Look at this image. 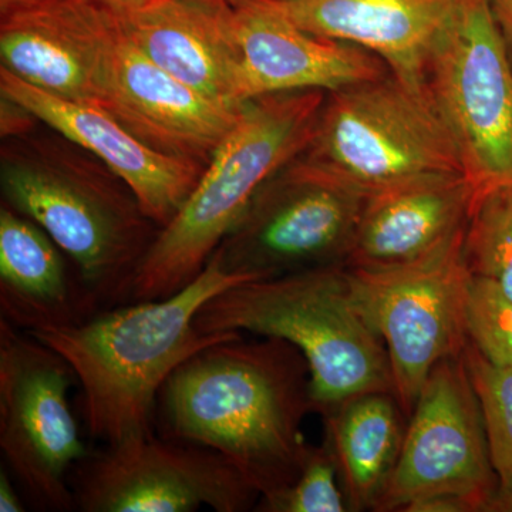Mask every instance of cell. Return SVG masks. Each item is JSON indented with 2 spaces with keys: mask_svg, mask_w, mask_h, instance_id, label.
I'll list each match as a JSON object with an SVG mask.
<instances>
[{
  "mask_svg": "<svg viewBox=\"0 0 512 512\" xmlns=\"http://www.w3.org/2000/svg\"><path fill=\"white\" fill-rule=\"evenodd\" d=\"M244 104L211 99L165 72L131 43L120 23L97 107L147 146L207 165L238 123Z\"/></svg>",
  "mask_w": 512,
  "mask_h": 512,
  "instance_id": "obj_13",
  "label": "cell"
},
{
  "mask_svg": "<svg viewBox=\"0 0 512 512\" xmlns=\"http://www.w3.org/2000/svg\"><path fill=\"white\" fill-rule=\"evenodd\" d=\"M302 156L365 195L420 175L463 174L429 94L392 73L326 93Z\"/></svg>",
  "mask_w": 512,
  "mask_h": 512,
  "instance_id": "obj_6",
  "label": "cell"
},
{
  "mask_svg": "<svg viewBox=\"0 0 512 512\" xmlns=\"http://www.w3.org/2000/svg\"><path fill=\"white\" fill-rule=\"evenodd\" d=\"M483 412L463 356L434 367L407 421L402 453L376 511L461 495L487 512L497 490Z\"/></svg>",
  "mask_w": 512,
  "mask_h": 512,
  "instance_id": "obj_12",
  "label": "cell"
},
{
  "mask_svg": "<svg viewBox=\"0 0 512 512\" xmlns=\"http://www.w3.org/2000/svg\"><path fill=\"white\" fill-rule=\"evenodd\" d=\"M0 94L99 158L161 229L174 220L200 181L205 165L154 150L100 107L57 97L3 67Z\"/></svg>",
  "mask_w": 512,
  "mask_h": 512,
  "instance_id": "obj_15",
  "label": "cell"
},
{
  "mask_svg": "<svg viewBox=\"0 0 512 512\" xmlns=\"http://www.w3.org/2000/svg\"><path fill=\"white\" fill-rule=\"evenodd\" d=\"M248 282L210 261L190 285L154 301L114 306L66 328L30 333L69 363L87 433L104 446L156 433L165 382L198 350L238 332L202 333V306Z\"/></svg>",
  "mask_w": 512,
  "mask_h": 512,
  "instance_id": "obj_2",
  "label": "cell"
},
{
  "mask_svg": "<svg viewBox=\"0 0 512 512\" xmlns=\"http://www.w3.org/2000/svg\"><path fill=\"white\" fill-rule=\"evenodd\" d=\"M261 512H345L350 511L340 481L338 461L328 440L309 446L301 473L288 488L268 500L259 501Z\"/></svg>",
  "mask_w": 512,
  "mask_h": 512,
  "instance_id": "obj_24",
  "label": "cell"
},
{
  "mask_svg": "<svg viewBox=\"0 0 512 512\" xmlns=\"http://www.w3.org/2000/svg\"><path fill=\"white\" fill-rule=\"evenodd\" d=\"M244 336L212 343L175 370L158 396L156 431L217 451L264 501L296 480L311 446L303 436L315 413L311 373L286 340Z\"/></svg>",
  "mask_w": 512,
  "mask_h": 512,
  "instance_id": "obj_1",
  "label": "cell"
},
{
  "mask_svg": "<svg viewBox=\"0 0 512 512\" xmlns=\"http://www.w3.org/2000/svg\"><path fill=\"white\" fill-rule=\"evenodd\" d=\"M0 18L3 69L62 99L99 104L119 13L96 0H30Z\"/></svg>",
  "mask_w": 512,
  "mask_h": 512,
  "instance_id": "obj_14",
  "label": "cell"
},
{
  "mask_svg": "<svg viewBox=\"0 0 512 512\" xmlns=\"http://www.w3.org/2000/svg\"><path fill=\"white\" fill-rule=\"evenodd\" d=\"M476 389L491 463L498 480H512V369L495 365L468 340L463 353Z\"/></svg>",
  "mask_w": 512,
  "mask_h": 512,
  "instance_id": "obj_23",
  "label": "cell"
},
{
  "mask_svg": "<svg viewBox=\"0 0 512 512\" xmlns=\"http://www.w3.org/2000/svg\"><path fill=\"white\" fill-rule=\"evenodd\" d=\"M473 204L461 173L420 175L373 192L346 266L382 271L419 261L466 229Z\"/></svg>",
  "mask_w": 512,
  "mask_h": 512,
  "instance_id": "obj_18",
  "label": "cell"
},
{
  "mask_svg": "<svg viewBox=\"0 0 512 512\" xmlns=\"http://www.w3.org/2000/svg\"><path fill=\"white\" fill-rule=\"evenodd\" d=\"M464 235L466 229L430 255L397 268L346 266L357 308L383 340L393 393L407 417L434 367L460 359L466 350L473 275L464 255Z\"/></svg>",
  "mask_w": 512,
  "mask_h": 512,
  "instance_id": "obj_9",
  "label": "cell"
},
{
  "mask_svg": "<svg viewBox=\"0 0 512 512\" xmlns=\"http://www.w3.org/2000/svg\"><path fill=\"white\" fill-rule=\"evenodd\" d=\"M313 35L352 43L426 90L431 55L460 0H258Z\"/></svg>",
  "mask_w": 512,
  "mask_h": 512,
  "instance_id": "obj_17",
  "label": "cell"
},
{
  "mask_svg": "<svg viewBox=\"0 0 512 512\" xmlns=\"http://www.w3.org/2000/svg\"><path fill=\"white\" fill-rule=\"evenodd\" d=\"M25 497L8 468H0V512L26 511Z\"/></svg>",
  "mask_w": 512,
  "mask_h": 512,
  "instance_id": "obj_27",
  "label": "cell"
},
{
  "mask_svg": "<svg viewBox=\"0 0 512 512\" xmlns=\"http://www.w3.org/2000/svg\"><path fill=\"white\" fill-rule=\"evenodd\" d=\"M464 255L468 271L512 299V187L490 192L471 208Z\"/></svg>",
  "mask_w": 512,
  "mask_h": 512,
  "instance_id": "obj_22",
  "label": "cell"
},
{
  "mask_svg": "<svg viewBox=\"0 0 512 512\" xmlns=\"http://www.w3.org/2000/svg\"><path fill=\"white\" fill-rule=\"evenodd\" d=\"M468 340L488 360L512 369V299L487 279L471 278L467 299Z\"/></svg>",
  "mask_w": 512,
  "mask_h": 512,
  "instance_id": "obj_25",
  "label": "cell"
},
{
  "mask_svg": "<svg viewBox=\"0 0 512 512\" xmlns=\"http://www.w3.org/2000/svg\"><path fill=\"white\" fill-rule=\"evenodd\" d=\"M73 382L56 350L0 318V451L36 511H76L70 477L90 450L70 406Z\"/></svg>",
  "mask_w": 512,
  "mask_h": 512,
  "instance_id": "obj_10",
  "label": "cell"
},
{
  "mask_svg": "<svg viewBox=\"0 0 512 512\" xmlns=\"http://www.w3.org/2000/svg\"><path fill=\"white\" fill-rule=\"evenodd\" d=\"M197 328L284 339L301 350L322 419L360 394L393 393L389 356L357 308L346 266L231 286L202 306Z\"/></svg>",
  "mask_w": 512,
  "mask_h": 512,
  "instance_id": "obj_4",
  "label": "cell"
},
{
  "mask_svg": "<svg viewBox=\"0 0 512 512\" xmlns=\"http://www.w3.org/2000/svg\"><path fill=\"white\" fill-rule=\"evenodd\" d=\"M238 100L271 94L333 92L390 74L379 57L352 43L306 32L258 0L234 8Z\"/></svg>",
  "mask_w": 512,
  "mask_h": 512,
  "instance_id": "obj_16",
  "label": "cell"
},
{
  "mask_svg": "<svg viewBox=\"0 0 512 512\" xmlns=\"http://www.w3.org/2000/svg\"><path fill=\"white\" fill-rule=\"evenodd\" d=\"M70 484L83 512H247L261 498L217 451L156 433L90 451Z\"/></svg>",
  "mask_w": 512,
  "mask_h": 512,
  "instance_id": "obj_11",
  "label": "cell"
},
{
  "mask_svg": "<svg viewBox=\"0 0 512 512\" xmlns=\"http://www.w3.org/2000/svg\"><path fill=\"white\" fill-rule=\"evenodd\" d=\"M227 2L231 3L232 6H238L244 3L245 0H227Z\"/></svg>",
  "mask_w": 512,
  "mask_h": 512,
  "instance_id": "obj_32",
  "label": "cell"
},
{
  "mask_svg": "<svg viewBox=\"0 0 512 512\" xmlns=\"http://www.w3.org/2000/svg\"><path fill=\"white\" fill-rule=\"evenodd\" d=\"M100 309L76 265L35 221L0 210V318L23 332L66 328Z\"/></svg>",
  "mask_w": 512,
  "mask_h": 512,
  "instance_id": "obj_20",
  "label": "cell"
},
{
  "mask_svg": "<svg viewBox=\"0 0 512 512\" xmlns=\"http://www.w3.org/2000/svg\"><path fill=\"white\" fill-rule=\"evenodd\" d=\"M28 2L30 0H0V13L8 12V10L18 8V6L25 5Z\"/></svg>",
  "mask_w": 512,
  "mask_h": 512,
  "instance_id": "obj_31",
  "label": "cell"
},
{
  "mask_svg": "<svg viewBox=\"0 0 512 512\" xmlns=\"http://www.w3.org/2000/svg\"><path fill=\"white\" fill-rule=\"evenodd\" d=\"M366 197L301 156L259 188L211 256L247 281L346 266Z\"/></svg>",
  "mask_w": 512,
  "mask_h": 512,
  "instance_id": "obj_7",
  "label": "cell"
},
{
  "mask_svg": "<svg viewBox=\"0 0 512 512\" xmlns=\"http://www.w3.org/2000/svg\"><path fill=\"white\" fill-rule=\"evenodd\" d=\"M2 136H19L26 133L33 121H36L30 111L20 106L16 101L10 100L9 97L2 96Z\"/></svg>",
  "mask_w": 512,
  "mask_h": 512,
  "instance_id": "obj_26",
  "label": "cell"
},
{
  "mask_svg": "<svg viewBox=\"0 0 512 512\" xmlns=\"http://www.w3.org/2000/svg\"><path fill=\"white\" fill-rule=\"evenodd\" d=\"M487 512H512V480L498 483L488 503Z\"/></svg>",
  "mask_w": 512,
  "mask_h": 512,
  "instance_id": "obj_29",
  "label": "cell"
},
{
  "mask_svg": "<svg viewBox=\"0 0 512 512\" xmlns=\"http://www.w3.org/2000/svg\"><path fill=\"white\" fill-rule=\"evenodd\" d=\"M234 8L227 0H148L119 18L131 43L165 72L211 99L242 106Z\"/></svg>",
  "mask_w": 512,
  "mask_h": 512,
  "instance_id": "obj_19",
  "label": "cell"
},
{
  "mask_svg": "<svg viewBox=\"0 0 512 512\" xmlns=\"http://www.w3.org/2000/svg\"><path fill=\"white\" fill-rule=\"evenodd\" d=\"M512 60V0H487Z\"/></svg>",
  "mask_w": 512,
  "mask_h": 512,
  "instance_id": "obj_28",
  "label": "cell"
},
{
  "mask_svg": "<svg viewBox=\"0 0 512 512\" xmlns=\"http://www.w3.org/2000/svg\"><path fill=\"white\" fill-rule=\"evenodd\" d=\"M409 417L392 392L353 397L323 417L350 511H376L402 453Z\"/></svg>",
  "mask_w": 512,
  "mask_h": 512,
  "instance_id": "obj_21",
  "label": "cell"
},
{
  "mask_svg": "<svg viewBox=\"0 0 512 512\" xmlns=\"http://www.w3.org/2000/svg\"><path fill=\"white\" fill-rule=\"evenodd\" d=\"M101 5L114 10V12L121 13L127 10L136 9L138 6L144 5L148 0H96Z\"/></svg>",
  "mask_w": 512,
  "mask_h": 512,
  "instance_id": "obj_30",
  "label": "cell"
},
{
  "mask_svg": "<svg viewBox=\"0 0 512 512\" xmlns=\"http://www.w3.org/2000/svg\"><path fill=\"white\" fill-rule=\"evenodd\" d=\"M424 87L453 138L474 204L512 187V60L487 0H460Z\"/></svg>",
  "mask_w": 512,
  "mask_h": 512,
  "instance_id": "obj_8",
  "label": "cell"
},
{
  "mask_svg": "<svg viewBox=\"0 0 512 512\" xmlns=\"http://www.w3.org/2000/svg\"><path fill=\"white\" fill-rule=\"evenodd\" d=\"M6 205L35 221L76 265L100 312L130 301L161 228L120 180L47 157L2 163Z\"/></svg>",
  "mask_w": 512,
  "mask_h": 512,
  "instance_id": "obj_5",
  "label": "cell"
},
{
  "mask_svg": "<svg viewBox=\"0 0 512 512\" xmlns=\"http://www.w3.org/2000/svg\"><path fill=\"white\" fill-rule=\"evenodd\" d=\"M326 92L271 94L244 104L183 208L138 269L130 301L181 291L204 271L256 192L311 144Z\"/></svg>",
  "mask_w": 512,
  "mask_h": 512,
  "instance_id": "obj_3",
  "label": "cell"
}]
</instances>
